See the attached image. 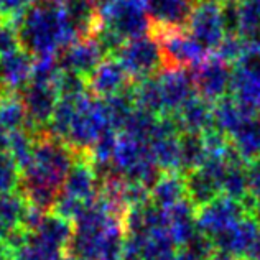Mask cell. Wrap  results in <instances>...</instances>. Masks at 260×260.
Returning <instances> with one entry per match:
<instances>
[{
    "label": "cell",
    "instance_id": "cell-47",
    "mask_svg": "<svg viewBox=\"0 0 260 260\" xmlns=\"http://www.w3.org/2000/svg\"><path fill=\"white\" fill-rule=\"evenodd\" d=\"M5 95H7V92L4 91V89H2V87H0V102H2V99L5 98Z\"/></svg>",
    "mask_w": 260,
    "mask_h": 260
},
{
    "label": "cell",
    "instance_id": "cell-8",
    "mask_svg": "<svg viewBox=\"0 0 260 260\" xmlns=\"http://www.w3.org/2000/svg\"><path fill=\"white\" fill-rule=\"evenodd\" d=\"M193 78L196 94L211 104L231 94L232 66L219 56H208L194 70Z\"/></svg>",
    "mask_w": 260,
    "mask_h": 260
},
{
    "label": "cell",
    "instance_id": "cell-32",
    "mask_svg": "<svg viewBox=\"0 0 260 260\" xmlns=\"http://www.w3.org/2000/svg\"><path fill=\"white\" fill-rule=\"evenodd\" d=\"M241 37L247 43H260V0H239Z\"/></svg>",
    "mask_w": 260,
    "mask_h": 260
},
{
    "label": "cell",
    "instance_id": "cell-15",
    "mask_svg": "<svg viewBox=\"0 0 260 260\" xmlns=\"http://www.w3.org/2000/svg\"><path fill=\"white\" fill-rule=\"evenodd\" d=\"M101 189L99 176L91 160L79 158L68 173L63 186V193L81 201L83 204H91L98 200Z\"/></svg>",
    "mask_w": 260,
    "mask_h": 260
},
{
    "label": "cell",
    "instance_id": "cell-40",
    "mask_svg": "<svg viewBox=\"0 0 260 260\" xmlns=\"http://www.w3.org/2000/svg\"><path fill=\"white\" fill-rule=\"evenodd\" d=\"M18 50H22V45H20L17 26L12 22H5L4 25H0V56L15 53Z\"/></svg>",
    "mask_w": 260,
    "mask_h": 260
},
{
    "label": "cell",
    "instance_id": "cell-3",
    "mask_svg": "<svg viewBox=\"0 0 260 260\" xmlns=\"http://www.w3.org/2000/svg\"><path fill=\"white\" fill-rule=\"evenodd\" d=\"M114 58L125 70L132 83L156 76L165 68L161 46L152 33L147 37L125 42L114 54Z\"/></svg>",
    "mask_w": 260,
    "mask_h": 260
},
{
    "label": "cell",
    "instance_id": "cell-44",
    "mask_svg": "<svg viewBox=\"0 0 260 260\" xmlns=\"http://www.w3.org/2000/svg\"><path fill=\"white\" fill-rule=\"evenodd\" d=\"M208 260H236L234 257H231V255H228V254H222V252H214L213 255H211Z\"/></svg>",
    "mask_w": 260,
    "mask_h": 260
},
{
    "label": "cell",
    "instance_id": "cell-24",
    "mask_svg": "<svg viewBox=\"0 0 260 260\" xmlns=\"http://www.w3.org/2000/svg\"><path fill=\"white\" fill-rule=\"evenodd\" d=\"M208 158V148L203 135L184 132L180 135V173L186 175L189 172L201 168Z\"/></svg>",
    "mask_w": 260,
    "mask_h": 260
},
{
    "label": "cell",
    "instance_id": "cell-33",
    "mask_svg": "<svg viewBox=\"0 0 260 260\" xmlns=\"http://www.w3.org/2000/svg\"><path fill=\"white\" fill-rule=\"evenodd\" d=\"M35 143H37V137L30 134L28 130H18V132L10 134L7 152L17 161L20 172H23L31 163L33 153H35Z\"/></svg>",
    "mask_w": 260,
    "mask_h": 260
},
{
    "label": "cell",
    "instance_id": "cell-14",
    "mask_svg": "<svg viewBox=\"0 0 260 260\" xmlns=\"http://www.w3.org/2000/svg\"><path fill=\"white\" fill-rule=\"evenodd\" d=\"M196 0H145L153 28L184 30Z\"/></svg>",
    "mask_w": 260,
    "mask_h": 260
},
{
    "label": "cell",
    "instance_id": "cell-37",
    "mask_svg": "<svg viewBox=\"0 0 260 260\" xmlns=\"http://www.w3.org/2000/svg\"><path fill=\"white\" fill-rule=\"evenodd\" d=\"M117 142H119V134L117 130H107L104 135H101V139L94 143V147L89 152V160H91L94 165H111L112 156L115 148H117Z\"/></svg>",
    "mask_w": 260,
    "mask_h": 260
},
{
    "label": "cell",
    "instance_id": "cell-49",
    "mask_svg": "<svg viewBox=\"0 0 260 260\" xmlns=\"http://www.w3.org/2000/svg\"><path fill=\"white\" fill-rule=\"evenodd\" d=\"M120 260H127V258H120Z\"/></svg>",
    "mask_w": 260,
    "mask_h": 260
},
{
    "label": "cell",
    "instance_id": "cell-28",
    "mask_svg": "<svg viewBox=\"0 0 260 260\" xmlns=\"http://www.w3.org/2000/svg\"><path fill=\"white\" fill-rule=\"evenodd\" d=\"M134 98L137 107L145 109L148 112H153L156 115L165 114V107H163L161 91L158 84V78H145L142 81H137L132 84Z\"/></svg>",
    "mask_w": 260,
    "mask_h": 260
},
{
    "label": "cell",
    "instance_id": "cell-29",
    "mask_svg": "<svg viewBox=\"0 0 260 260\" xmlns=\"http://www.w3.org/2000/svg\"><path fill=\"white\" fill-rule=\"evenodd\" d=\"M158 120H160V115L148 112L145 109L137 107L132 112V115L128 117L127 124L122 128V132L139 142L150 143L155 137L156 127H158Z\"/></svg>",
    "mask_w": 260,
    "mask_h": 260
},
{
    "label": "cell",
    "instance_id": "cell-46",
    "mask_svg": "<svg viewBox=\"0 0 260 260\" xmlns=\"http://www.w3.org/2000/svg\"><path fill=\"white\" fill-rule=\"evenodd\" d=\"M5 15H4V13H2V10H0V25H4L5 23Z\"/></svg>",
    "mask_w": 260,
    "mask_h": 260
},
{
    "label": "cell",
    "instance_id": "cell-38",
    "mask_svg": "<svg viewBox=\"0 0 260 260\" xmlns=\"http://www.w3.org/2000/svg\"><path fill=\"white\" fill-rule=\"evenodd\" d=\"M221 22L225 37H241L239 0H224L221 4Z\"/></svg>",
    "mask_w": 260,
    "mask_h": 260
},
{
    "label": "cell",
    "instance_id": "cell-36",
    "mask_svg": "<svg viewBox=\"0 0 260 260\" xmlns=\"http://www.w3.org/2000/svg\"><path fill=\"white\" fill-rule=\"evenodd\" d=\"M61 70L58 56H43L33 58V70H31V83L38 84H56L58 78L61 76Z\"/></svg>",
    "mask_w": 260,
    "mask_h": 260
},
{
    "label": "cell",
    "instance_id": "cell-43",
    "mask_svg": "<svg viewBox=\"0 0 260 260\" xmlns=\"http://www.w3.org/2000/svg\"><path fill=\"white\" fill-rule=\"evenodd\" d=\"M9 139H10V134H7L5 130L0 127V152H5L9 148Z\"/></svg>",
    "mask_w": 260,
    "mask_h": 260
},
{
    "label": "cell",
    "instance_id": "cell-27",
    "mask_svg": "<svg viewBox=\"0 0 260 260\" xmlns=\"http://www.w3.org/2000/svg\"><path fill=\"white\" fill-rule=\"evenodd\" d=\"M0 127L7 134L28 128V115L18 94H7L0 102Z\"/></svg>",
    "mask_w": 260,
    "mask_h": 260
},
{
    "label": "cell",
    "instance_id": "cell-7",
    "mask_svg": "<svg viewBox=\"0 0 260 260\" xmlns=\"http://www.w3.org/2000/svg\"><path fill=\"white\" fill-rule=\"evenodd\" d=\"M245 216H247V209H245L244 203L234 201L221 194L214 201L196 211V225L198 231L213 239L221 232L228 231L231 225H234Z\"/></svg>",
    "mask_w": 260,
    "mask_h": 260
},
{
    "label": "cell",
    "instance_id": "cell-4",
    "mask_svg": "<svg viewBox=\"0 0 260 260\" xmlns=\"http://www.w3.org/2000/svg\"><path fill=\"white\" fill-rule=\"evenodd\" d=\"M102 23L111 26L114 31L130 42L152 33L145 0H112L99 10Z\"/></svg>",
    "mask_w": 260,
    "mask_h": 260
},
{
    "label": "cell",
    "instance_id": "cell-6",
    "mask_svg": "<svg viewBox=\"0 0 260 260\" xmlns=\"http://www.w3.org/2000/svg\"><path fill=\"white\" fill-rule=\"evenodd\" d=\"M221 0H196L186 31L208 53L221 46L225 33L221 22Z\"/></svg>",
    "mask_w": 260,
    "mask_h": 260
},
{
    "label": "cell",
    "instance_id": "cell-34",
    "mask_svg": "<svg viewBox=\"0 0 260 260\" xmlns=\"http://www.w3.org/2000/svg\"><path fill=\"white\" fill-rule=\"evenodd\" d=\"M20 183H22V172L17 161L7 150L0 152V198L18 193Z\"/></svg>",
    "mask_w": 260,
    "mask_h": 260
},
{
    "label": "cell",
    "instance_id": "cell-22",
    "mask_svg": "<svg viewBox=\"0 0 260 260\" xmlns=\"http://www.w3.org/2000/svg\"><path fill=\"white\" fill-rule=\"evenodd\" d=\"M186 198V181L181 173H163L150 189V201L161 209H170Z\"/></svg>",
    "mask_w": 260,
    "mask_h": 260
},
{
    "label": "cell",
    "instance_id": "cell-48",
    "mask_svg": "<svg viewBox=\"0 0 260 260\" xmlns=\"http://www.w3.org/2000/svg\"><path fill=\"white\" fill-rule=\"evenodd\" d=\"M33 2H40V0H33ZM56 2H61V0H56Z\"/></svg>",
    "mask_w": 260,
    "mask_h": 260
},
{
    "label": "cell",
    "instance_id": "cell-30",
    "mask_svg": "<svg viewBox=\"0 0 260 260\" xmlns=\"http://www.w3.org/2000/svg\"><path fill=\"white\" fill-rule=\"evenodd\" d=\"M104 104H106L107 115H109V120H111L112 128L114 130H122V128H124V125L127 124L128 117L137 109L132 86L127 87L125 91H122L119 94L111 95V98L104 99Z\"/></svg>",
    "mask_w": 260,
    "mask_h": 260
},
{
    "label": "cell",
    "instance_id": "cell-41",
    "mask_svg": "<svg viewBox=\"0 0 260 260\" xmlns=\"http://www.w3.org/2000/svg\"><path fill=\"white\" fill-rule=\"evenodd\" d=\"M30 5L31 0H0V10H2L5 18H10V22L22 17Z\"/></svg>",
    "mask_w": 260,
    "mask_h": 260
},
{
    "label": "cell",
    "instance_id": "cell-20",
    "mask_svg": "<svg viewBox=\"0 0 260 260\" xmlns=\"http://www.w3.org/2000/svg\"><path fill=\"white\" fill-rule=\"evenodd\" d=\"M196 208L188 198L181 203L175 204L173 208L167 209L168 213V231L178 247L186 245L188 241L198 232L196 225Z\"/></svg>",
    "mask_w": 260,
    "mask_h": 260
},
{
    "label": "cell",
    "instance_id": "cell-42",
    "mask_svg": "<svg viewBox=\"0 0 260 260\" xmlns=\"http://www.w3.org/2000/svg\"><path fill=\"white\" fill-rule=\"evenodd\" d=\"M176 260H204V258H201L200 255H196L194 252H191L186 247H180V250H178V255H176Z\"/></svg>",
    "mask_w": 260,
    "mask_h": 260
},
{
    "label": "cell",
    "instance_id": "cell-35",
    "mask_svg": "<svg viewBox=\"0 0 260 260\" xmlns=\"http://www.w3.org/2000/svg\"><path fill=\"white\" fill-rule=\"evenodd\" d=\"M54 87H56L59 98H64V99H81V98H84L86 94H89L87 78L73 71L61 73V76L58 78Z\"/></svg>",
    "mask_w": 260,
    "mask_h": 260
},
{
    "label": "cell",
    "instance_id": "cell-17",
    "mask_svg": "<svg viewBox=\"0 0 260 260\" xmlns=\"http://www.w3.org/2000/svg\"><path fill=\"white\" fill-rule=\"evenodd\" d=\"M231 98L242 111L255 117L260 114V74L244 70L241 66L232 68Z\"/></svg>",
    "mask_w": 260,
    "mask_h": 260
},
{
    "label": "cell",
    "instance_id": "cell-19",
    "mask_svg": "<svg viewBox=\"0 0 260 260\" xmlns=\"http://www.w3.org/2000/svg\"><path fill=\"white\" fill-rule=\"evenodd\" d=\"M180 127L184 132L189 134H200L204 135L209 130L214 128V119H213V104L204 101L200 95H194L189 99L180 111L175 112Z\"/></svg>",
    "mask_w": 260,
    "mask_h": 260
},
{
    "label": "cell",
    "instance_id": "cell-51",
    "mask_svg": "<svg viewBox=\"0 0 260 260\" xmlns=\"http://www.w3.org/2000/svg\"><path fill=\"white\" fill-rule=\"evenodd\" d=\"M221 2H224V0H221Z\"/></svg>",
    "mask_w": 260,
    "mask_h": 260
},
{
    "label": "cell",
    "instance_id": "cell-21",
    "mask_svg": "<svg viewBox=\"0 0 260 260\" xmlns=\"http://www.w3.org/2000/svg\"><path fill=\"white\" fill-rule=\"evenodd\" d=\"M184 181H186V198L194 204L196 209L206 206L222 194L221 183L203 168L186 173Z\"/></svg>",
    "mask_w": 260,
    "mask_h": 260
},
{
    "label": "cell",
    "instance_id": "cell-11",
    "mask_svg": "<svg viewBox=\"0 0 260 260\" xmlns=\"http://www.w3.org/2000/svg\"><path fill=\"white\" fill-rule=\"evenodd\" d=\"M161 91L165 114H175L196 95L194 78L189 70H176L165 68L156 74Z\"/></svg>",
    "mask_w": 260,
    "mask_h": 260
},
{
    "label": "cell",
    "instance_id": "cell-31",
    "mask_svg": "<svg viewBox=\"0 0 260 260\" xmlns=\"http://www.w3.org/2000/svg\"><path fill=\"white\" fill-rule=\"evenodd\" d=\"M83 99V98H81ZM78 101L79 99H64L59 98L56 107H54L53 117L48 124V134L54 139L59 140H66L68 132H70L74 114H76V107H78Z\"/></svg>",
    "mask_w": 260,
    "mask_h": 260
},
{
    "label": "cell",
    "instance_id": "cell-9",
    "mask_svg": "<svg viewBox=\"0 0 260 260\" xmlns=\"http://www.w3.org/2000/svg\"><path fill=\"white\" fill-rule=\"evenodd\" d=\"M28 115V132H37L35 137L43 135L42 130L48 127L53 117L54 107L59 101V94L53 84H38L30 83L18 92Z\"/></svg>",
    "mask_w": 260,
    "mask_h": 260
},
{
    "label": "cell",
    "instance_id": "cell-23",
    "mask_svg": "<svg viewBox=\"0 0 260 260\" xmlns=\"http://www.w3.org/2000/svg\"><path fill=\"white\" fill-rule=\"evenodd\" d=\"M250 115H247L241 107L237 106V102L228 95L221 101H217L213 104V119H214V128L219 130L225 137H231L236 130L241 127ZM257 117V115H255Z\"/></svg>",
    "mask_w": 260,
    "mask_h": 260
},
{
    "label": "cell",
    "instance_id": "cell-12",
    "mask_svg": "<svg viewBox=\"0 0 260 260\" xmlns=\"http://www.w3.org/2000/svg\"><path fill=\"white\" fill-rule=\"evenodd\" d=\"M56 56L63 71H73L89 78L95 68L107 58V53L95 38H86L61 50Z\"/></svg>",
    "mask_w": 260,
    "mask_h": 260
},
{
    "label": "cell",
    "instance_id": "cell-45",
    "mask_svg": "<svg viewBox=\"0 0 260 260\" xmlns=\"http://www.w3.org/2000/svg\"><path fill=\"white\" fill-rule=\"evenodd\" d=\"M64 260H91V258H84V257H73V255H70V257H64Z\"/></svg>",
    "mask_w": 260,
    "mask_h": 260
},
{
    "label": "cell",
    "instance_id": "cell-10",
    "mask_svg": "<svg viewBox=\"0 0 260 260\" xmlns=\"http://www.w3.org/2000/svg\"><path fill=\"white\" fill-rule=\"evenodd\" d=\"M260 237V224L255 217L247 214L228 231L221 232L219 236L213 237L211 241L214 249L222 254L234 257L236 260H245L250 249L254 247Z\"/></svg>",
    "mask_w": 260,
    "mask_h": 260
},
{
    "label": "cell",
    "instance_id": "cell-50",
    "mask_svg": "<svg viewBox=\"0 0 260 260\" xmlns=\"http://www.w3.org/2000/svg\"><path fill=\"white\" fill-rule=\"evenodd\" d=\"M109 2H112V0H109Z\"/></svg>",
    "mask_w": 260,
    "mask_h": 260
},
{
    "label": "cell",
    "instance_id": "cell-18",
    "mask_svg": "<svg viewBox=\"0 0 260 260\" xmlns=\"http://www.w3.org/2000/svg\"><path fill=\"white\" fill-rule=\"evenodd\" d=\"M61 9L81 40L92 38L102 25L99 9L92 0H61Z\"/></svg>",
    "mask_w": 260,
    "mask_h": 260
},
{
    "label": "cell",
    "instance_id": "cell-39",
    "mask_svg": "<svg viewBox=\"0 0 260 260\" xmlns=\"http://www.w3.org/2000/svg\"><path fill=\"white\" fill-rule=\"evenodd\" d=\"M247 48V42L242 37H225L221 46L216 50V56L224 59L225 63H237L242 58V54Z\"/></svg>",
    "mask_w": 260,
    "mask_h": 260
},
{
    "label": "cell",
    "instance_id": "cell-2",
    "mask_svg": "<svg viewBox=\"0 0 260 260\" xmlns=\"http://www.w3.org/2000/svg\"><path fill=\"white\" fill-rule=\"evenodd\" d=\"M107 130H114L109 120L107 109L104 104V99H99L91 92L86 94L83 99L78 101L76 114H74L73 124L66 137V143L74 152L84 158V153H87L94 147V143L104 135Z\"/></svg>",
    "mask_w": 260,
    "mask_h": 260
},
{
    "label": "cell",
    "instance_id": "cell-13",
    "mask_svg": "<svg viewBox=\"0 0 260 260\" xmlns=\"http://www.w3.org/2000/svg\"><path fill=\"white\" fill-rule=\"evenodd\" d=\"M89 92L99 99H107L132 86L124 68L114 56H107L87 78Z\"/></svg>",
    "mask_w": 260,
    "mask_h": 260
},
{
    "label": "cell",
    "instance_id": "cell-26",
    "mask_svg": "<svg viewBox=\"0 0 260 260\" xmlns=\"http://www.w3.org/2000/svg\"><path fill=\"white\" fill-rule=\"evenodd\" d=\"M155 163L163 173H180V135L158 137L148 143Z\"/></svg>",
    "mask_w": 260,
    "mask_h": 260
},
{
    "label": "cell",
    "instance_id": "cell-16",
    "mask_svg": "<svg viewBox=\"0 0 260 260\" xmlns=\"http://www.w3.org/2000/svg\"><path fill=\"white\" fill-rule=\"evenodd\" d=\"M33 58L23 50L0 56V87L7 94H18L31 83Z\"/></svg>",
    "mask_w": 260,
    "mask_h": 260
},
{
    "label": "cell",
    "instance_id": "cell-5",
    "mask_svg": "<svg viewBox=\"0 0 260 260\" xmlns=\"http://www.w3.org/2000/svg\"><path fill=\"white\" fill-rule=\"evenodd\" d=\"M152 35L161 46L165 68L176 70H196L204 59L208 51L189 35L186 30H161L153 28Z\"/></svg>",
    "mask_w": 260,
    "mask_h": 260
},
{
    "label": "cell",
    "instance_id": "cell-52",
    "mask_svg": "<svg viewBox=\"0 0 260 260\" xmlns=\"http://www.w3.org/2000/svg\"><path fill=\"white\" fill-rule=\"evenodd\" d=\"M258 117H260V114H258Z\"/></svg>",
    "mask_w": 260,
    "mask_h": 260
},
{
    "label": "cell",
    "instance_id": "cell-1",
    "mask_svg": "<svg viewBox=\"0 0 260 260\" xmlns=\"http://www.w3.org/2000/svg\"><path fill=\"white\" fill-rule=\"evenodd\" d=\"M12 23L18 30L22 50L31 58L56 56L61 50L81 40L66 20L61 2L56 0L33 2Z\"/></svg>",
    "mask_w": 260,
    "mask_h": 260
},
{
    "label": "cell",
    "instance_id": "cell-25",
    "mask_svg": "<svg viewBox=\"0 0 260 260\" xmlns=\"http://www.w3.org/2000/svg\"><path fill=\"white\" fill-rule=\"evenodd\" d=\"M180 247L173 241L168 228L153 231L143 244L139 260H176Z\"/></svg>",
    "mask_w": 260,
    "mask_h": 260
}]
</instances>
